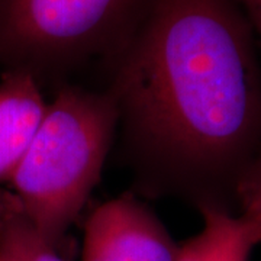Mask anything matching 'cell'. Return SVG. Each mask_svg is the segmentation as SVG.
I'll return each instance as SVG.
<instances>
[{
	"label": "cell",
	"instance_id": "obj_1",
	"mask_svg": "<svg viewBox=\"0 0 261 261\" xmlns=\"http://www.w3.org/2000/svg\"><path fill=\"white\" fill-rule=\"evenodd\" d=\"M113 93L142 147L197 190L233 192L261 151V70L235 0H154Z\"/></svg>",
	"mask_w": 261,
	"mask_h": 261
},
{
	"label": "cell",
	"instance_id": "obj_2",
	"mask_svg": "<svg viewBox=\"0 0 261 261\" xmlns=\"http://www.w3.org/2000/svg\"><path fill=\"white\" fill-rule=\"evenodd\" d=\"M118 119L113 94L60 90L9 180L31 221L58 247L100 178Z\"/></svg>",
	"mask_w": 261,
	"mask_h": 261
},
{
	"label": "cell",
	"instance_id": "obj_3",
	"mask_svg": "<svg viewBox=\"0 0 261 261\" xmlns=\"http://www.w3.org/2000/svg\"><path fill=\"white\" fill-rule=\"evenodd\" d=\"M140 0H0V61L37 70L70 64L105 48Z\"/></svg>",
	"mask_w": 261,
	"mask_h": 261
},
{
	"label": "cell",
	"instance_id": "obj_4",
	"mask_svg": "<svg viewBox=\"0 0 261 261\" xmlns=\"http://www.w3.org/2000/svg\"><path fill=\"white\" fill-rule=\"evenodd\" d=\"M180 245L134 196L99 206L89 216L82 261H176Z\"/></svg>",
	"mask_w": 261,
	"mask_h": 261
},
{
	"label": "cell",
	"instance_id": "obj_5",
	"mask_svg": "<svg viewBox=\"0 0 261 261\" xmlns=\"http://www.w3.org/2000/svg\"><path fill=\"white\" fill-rule=\"evenodd\" d=\"M47 111L37 75L9 68L0 80V181H9Z\"/></svg>",
	"mask_w": 261,
	"mask_h": 261
},
{
	"label": "cell",
	"instance_id": "obj_6",
	"mask_svg": "<svg viewBox=\"0 0 261 261\" xmlns=\"http://www.w3.org/2000/svg\"><path fill=\"white\" fill-rule=\"evenodd\" d=\"M203 228L180 245L176 261H250L261 244V222L250 215H232L221 205H200Z\"/></svg>",
	"mask_w": 261,
	"mask_h": 261
},
{
	"label": "cell",
	"instance_id": "obj_7",
	"mask_svg": "<svg viewBox=\"0 0 261 261\" xmlns=\"http://www.w3.org/2000/svg\"><path fill=\"white\" fill-rule=\"evenodd\" d=\"M0 261H65L10 190H0Z\"/></svg>",
	"mask_w": 261,
	"mask_h": 261
},
{
	"label": "cell",
	"instance_id": "obj_8",
	"mask_svg": "<svg viewBox=\"0 0 261 261\" xmlns=\"http://www.w3.org/2000/svg\"><path fill=\"white\" fill-rule=\"evenodd\" d=\"M233 195L240 202L241 212L261 222V151L240 177Z\"/></svg>",
	"mask_w": 261,
	"mask_h": 261
},
{
	"label": "cell",
	"instance_id": "obj_9",
	"mask_svg": "<svg viewBox=\"0 0 261 261\" xmlns=\"http://www.w3.org/2000/svg\"><path fill=\"white\" fill-rule=\"evenodd\" d=\"M235 3L243 10L251 28L261 35V0H235Z\"/></svg>",
	"mask_w": 261,
	"mask_h": 261
}]
</instances>
